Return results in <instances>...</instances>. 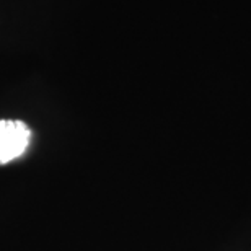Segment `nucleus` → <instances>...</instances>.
Instances as JSON below:
<instances>
[{"label":"nucleus","mask_w":251,"mask_h":251,"mask_svg":"<svg viewBox=\"0 0 251 251\" xmlns=\"http://www.w3.org/2000/svg\"><path fill=\"white\" fill-rule=\"evenodd\" d=\"M31 130L23 121H0V165L22 157L28 149Z\"/></svg>","instance_id":"f257e3e1"}]
</instances>
